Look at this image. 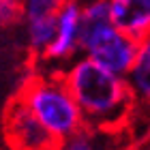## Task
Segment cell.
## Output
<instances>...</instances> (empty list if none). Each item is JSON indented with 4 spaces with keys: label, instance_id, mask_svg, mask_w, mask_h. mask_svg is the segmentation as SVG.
Here are the masks:
<instances>
[{
    "label": "cell",
    "instance_id": "cell-7",
    "mask_svg": "<svg viewBox=\"0 0 150 150\" xmlns=\"http://www.w3.org/2000/svg\"><path fill=\"white\" fill-rule=\"evenodd\" d=\"M120 139H127V135L86 127L79 133L71 135L69 139L60 142L56 150H127L129 146H122Z\"/></svg>",
    "mask_w": 150,
    "mask_h": 150
},
{
    "label": "cell",
    "instance_id": "cell-8",
    "mask_svg": "<svg viewBox=\"0 0 150 150\" xmlns=\"http://www.w3.org/2000/svg\"><path fill=\"white\" fill-rule=\"evenodd\" d=\"M129 84L139 105L150 107V35L139 39V52L133 69L129 71Z\"/></svg>",
    "mask_w": 150,
    "mask_h": 150
},
{
    "label": "cell",
    "instance_id": "cell-2",
    "mask_svg": "<svg viewBox=\"0 0 150 150\" xmlns=\"http://www.w3.org/2000/svg\"><path fill=\"white\" fill-rule=\"evenodd\" d=\"M17 97L30 107L58 144L86 129V118L60 71H32L22 81Z\"/></svg>",
    "mask_w": 150,
    "mask_h": 150
},
{
    "label": "cell",
    "instance_id": "cell-12",
    "mask_svg": "<svg viewBox=\"0 0 150 150\" xmlns=\"http://www.w3.org/2000/svg\"><path fill=\"white\" fill-rule=\"evenodd\" d=\"M127 150H150V137L142 139V142H135V144H131Z\"/></svg>",
    "mask_w": 150,
    "mask_h": 150
},
{
    "label": "cell",
    "instance_id": "cell-3",
    "mask_svg": "<svg viewBox=\"0 0 150 150\" xmlns=\"http://www.w3.org/2000/svg\"><path fill=\"white\" fill-rule=\"evenodd\" d=\"M139 52V39L114 24L107 0L81 2V54L118 75H129Z\"/></svg>",
    "mask_w": 150,
    "mask_h": 150
},
{
    "label": "cell",
    "instance_id": "cell-13",
    "mask_svg": "<svg viewBox=\"0 0 150 150\" xmlns=\"http://www.w3.org/2000/svg\"><path fill=\"white\" fill-rule=\"evenodd\" d=\"M2 150H17V148H13V146H9V144H6V146H4Z\"/></svg>",
    "mask_w": 150,
    "mask_h": 150
},
{
    "label": "cell",
    "instance_id": "cell-1",
    "mask_svg": "<svg viewBox=\"0 0 150 150\" xmlns=\"http://www.w3.org/2000/svg\"><path fill=\"white\" fill-rule=\"evenodd\" d=\"M60 73L84 114L86 127L114 133L125 131L137 105L129 77L105 69L84 54L62 67Z\"/></svg>",
    "mask_w": 150,
    "mask_h": 150
},
{
    "label": "cell",
    "instance_id": "cell-10",
    "mask_svg": "<svg viewBox=\"0 0 150 150\" xmlns=\"http://www.w3.org/2000/svg\"><path fill=\"white\" fill-rule=\"evenodd\" d=\"M69 0H22V13L24 19L35 17H56L58 11Z\"/></svg>",
    "mask_w": 150,
    "mask_h": 150
},
{
    "label": "cell",
    "instance_id": "cell-11",
    "mask_svg": "<svg viewBox=\"0 0 150 150\" xmlns=\"http://www.w3.org/2000/svg\"><path fill=\"white\" fill-rule=\"evenodd\" d=\"M19 22H24L22 0H0V26L9 28Z\"/></svg>",
    "mask_w": 150,
    "mask_h": 150
},
{
    "label": "cell",
    "instance_id": "cell-9",
    "mask_svg": "<svg viewBox=\"0 0 150 150\" xmlns=\"http://www.w3.org/2000/svg\"><path fill=\"white\" fill-rule=\"evenodd\" d=\"M24 35H26V45L32 54V58H41L47 52L54 30H56V17H35V19H24Z\"/></svg>",
    "mask_w": 150,
    "mask_h": 150
},
{
    "label": "cell",
    "instance_id": "cell-4",
    "mask_svg": "<svg viewBox=\"0 0 150 150\" xmlns=\"http://www.w3.org/2000/svg\"><path fill=\"white\" fill-rule=\"evenodd\" d=\"M81 54V0H69L56 15V30L47 52L39 58L43 69L60 71Z\"/></svg>",
    "mask_w": 150,
    "mask_h": 150
},
{
    "label": "cell",
    "instance_id": "cell-5",
    "mask_svg": "<svg viewBox=\"0 0 150 150\" xmlns=\"http://www.w3.org/2000/svg\"><path fill=\"white\" fill-rule=\"evenodd\" d=\"M4 139L17 150H56L58 142L15 94L4 110Z\"/></svg>",
    "mask_w": 150,
    "mask_h": 150
},
{
    "label": "cell",
    "instance_id": "cell-6",
    "mask_svg": "<svg viewBox=\"0 0 150 150\" xmlns=\"http://www.w3.org/2000/svg\"><path fill=\"white\" fill-rule=\"evenodd\" d=\"M114 24L135 39L150 35V0H107Z\"/></svg>",
    "mask_w": 150,
    "mask_h": 150
}]
</instances>
